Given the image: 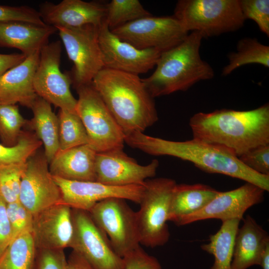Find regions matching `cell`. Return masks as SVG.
Segmentation results:
<instances>
[{"mask_svg": "<svg viewBox=\"0 0 269 269\" xmlns=\"http://www.w3.org/2000/svg\"><path fill=\"white\" fill-rule=\"evenodd\" d=\"M265 191L250 183L218 194L201 210L179 219L175 224L187 225L209 219L222 221L237 219L241 220L245 212L253 206L261 203Z\"/></svg>", "mask_w": 269, "mask_h": 269, "instance_id": "obj_16", "label": "cell"}, {"mask_svg": "<svg viewBox=\"0 0 269 269\" xmlns=\"http://www.w3.org/2000/svg\"><path fill=\"white\" fill-rule=\"evenodd\" d=\"M38 12L45 24L70 28L86 25L99 26L105 18L106 8V5L96 1L63 0L57 4L42 3Z\"/></svg>", "mask_w": 269, "mask_h": 269, "instance_id": "obj_19", "label": "cell"}, {"mask_svg": "<svg viewBox=\"0 0 269 269\" xmlns=\"http://www.w3.org/2000/svg\"><path fill=\"white\" fill-rule=\"evenodd\" d=\"M130 146L155 156L167 155L193 163L209 173L225 175L269 190V175L257 173L244 165L232 152L218 144L192 138L169 140L135 132L125 135Z\"/></svg>", "mask_w": 269, "mask_h": 269, "instance_id": "obj_1", "label": "cell"}, {"mask_svg": "<svg viewBox=\"0 0 269 269\" xmlns=\"http://www.w3.org/2000/svg\"><path fill=\"white\" fill-rule=\"evenodd\" d=\"M58 118L60 150L88 144L86 129L76 111L59 109Z\"/></svg>", "mask_w": 269, "mask_h": 269, "instance_id": "obj_29", "label": "cell"}, {"mask_svg": "<svg viewBox=\"0 0 269 269\" xmlns=\"http://www.w3.org/2000/svg\"><path fill=\"white\" fill-rule=\"evenodd\" d=\"M89 212L121 257L140 246L136 212L125 199H106L98 202Z\"/></svg>", "mask_w": 269, "mask_h": 269, "instance_id": "obj_8", "label": "cell"}, {"mask_svg": "<svg viewBox=\"0 0 269 269\" xmlns=\"http://www.w3.org/2000/svg\"><path fill=\"white\" fill-rule=\"evenodd\" d=\"M25 57L22 53L0 54V77L22 62Z\"/></svg>", "mask_w": 269, "mask_h": 269, "instance_id": "obj_41", "label": "cell"}, {"mask_svg": "<svg viewBox=\"0 0 269 269\" xmlns=\"http://www.w3.org/2000/svg\"><path fill=\"white\" fill-rule=\"evenodd\" d=\"M19 202L34 216L62 203V195L49 169L44 151L37 150L27 160L23 173Z\"/></svg>", "mask_w": 269, "mask_h": 269, "instance_id": "obj_13", "label": "cell"}, {"mask_svg": "<svg viewBox=\"0 0 269 269\" xmlns=\"http://www.w3.org/2000/svg\"><path fill=\"white\" fill-rule=\"evenodd\" d=\"M238 158L244 165L253 171L269 175V144L251 149Z\"/></svg>", "mask_w": 269, "mask_h": 269, "instance_id": "obj_37", "label": "cell"}, {"mask_svg": "<svg viewBox=\"0 0 269 269\" xmlns=\"http://www.w3.org/2000/svg\"><path fill=\"white\" fill-rule=\"evenodd\" d=\"M203 39L201 33L192 31L178 45L161 53L155 71L141 79L153 98L186 91L214 77L213 68L200 56Z\"/></svg>", "mask_w": 269, "mask_h": 269, "instance_id": "obj_4", "label": "cell"}, {"mask_svg": "<svg viewBox=\"0 0 269 269\" xmlns=\"http://www.w3.org/2000/svg\"><path fill=\"white\" fill-rule=\"evenodd\" d=\"M63 249H36L35 269H67Z\"/></svg>", "mask_w": 269, "mask_h": 269, "instance_id": "obj_38", "label": "cell"}, {"mask_svg": "<svg viewBox=\"0 0 269 269\" xmlns=\"http://www.w3.org/2000/svg\"><path fill=\"white\" fill-rule=\"evenodd\" d=\"M7 216L12 230V240L25 232H31L33 216L19 202L6 204Z\"/></svg>", "mask_w": 269, "mask_h": 269, "instance_id": "obj_35", "label": "cell"}, {"mask_svg": "<svg viewBox=\"0 0 269 269\" xmlns=\"http://www.w3.org/2000/svg\"><path fill=\"white\" fill-rule=\"evenodd\" d=\"M237 51L228 55V64L223 69L222 75L227 76L236 69L249 64H259L269 67V46L256 38L245 37L237 44Z\"/></svg>", "mask_w": 269, "mask_h": 269, "instance_id": "obj_28", "label": "cell"}, {"mask_svg": "<svg viewBox=\"0 0 269 269\" xmlns=\"http://www.w3.org/2000/svg\"><path fill=\"white\" fill-rule=\"evenodd\" d=\"M67 269H94L84 258L72 251L67 259Z\"/></svg>", "mask_w": 269, "mask_h": 269, "instance_id": "obj_42", "label": "cell"}, {"mask_svg": "<svg viewBox=\"0 0 269 269\" xmlns=\"http://www.w3.org/2000/svg\"><path fill=\"white\" fill-rule=\"evenodd\" d=\"M105 20L111 30L130 22L152 16L138 0H112L106 5Z\"/></svg>", "mask_w": 269, "mask_h": 269, "instance_id": "obj_31", "label": "cell"}, {"mask_svg": "<svg viewBox=\"0 0 269 269\" xmlns=\"http://www.w3.org/2000/svg\"><path fill=\"white\" fill-rule=\"evenodd\" d=\"M42 145L33 132L22 130L15 145L7 146L0 143V168L26 163Z\"/></svg>", "mask_w": 269, "mask_h": 269, "instance_id": "obj_30", "label": "cell"}, {"mask_svg": "<svg viewBox=\"0 0 269 269\" xmlns=\"http://www.w3.org/2000/svg\"><path fill=\"white\" fill-rule=\"evenodd\" d=\"M236 234L231 269H247L259 265L261 256L269 237L267 231L250 215Z\"/></svg>", "mask_w": 269, "mask_h": 269, "instance_id": "obj_23", "label": "cell"}, {"mask_svg": "<svg viewBox=\"0 0 269 269\" xmlns=\"http://www.w3.org/2000/svg\"><path fill=\"white\" fill-rule=\"evenodd\" d=\"M125 269H162L158 261L140 246L123 258Z\"/></svg>", "mask_w": 269, "mask_h": 269, "instance_id": "obj_39", "label": "cell"}, {"mask_svg": "<svg viewBox=\"0 0 269 269\" xmlns=\"http://www.w3.org/2000/svg\"><path fill=\"white\" fill-rule=\"evenodd\" d=\"M111 31L121 40L138 49H155L160 52L177 46L189 34L173 15L143 17Z\"/></svg>", "mask_w": 269, "mask_h": 269, "instance_id": "obj_12", "label": "cell"}, {"mask_svg": "<svg viewBox=\"0 0 269 269\" xmlns=\"http://www.w3.org/2000/svg\"><path fill=\"white\" fill-rule=\"evenodd\" d=\"M73 234L69 247L83 257L94 269H125L109 238L88 211L72 209Z\"/></svg>", "mask_w": 269, "mask_h": 269, "instance_id": "obj_11", "label": "cell"}, {"mask_svg": "<svg viewBox=\"0 0 269 269\" xmlns=\"http://www.w3.org/2000/svg\"><path fill=\"white\" fill-rule=\"evenodd\" d=\"M176 181L159 177L146 180L144 189L136 212L140 244L149 248L162 246L168 241L167 225L172 192Z\"/></svg>", "mask_w": 269, "mask_h": 269, "instance_id": "obj_6", "label": "cell"}, {"mask_svg": "<svg viewBox=\"0 0 269 269\" xmlns=\"http://www.w3.org/2000/svg\"><path fill=\"white\" fill-rule=\"evenodd\" d=\"M62 195V203L72 209L86 211L99 202L109 198H120L139 204L143 185L116 186L97 181H76L53 176Z\"/></svg>", "mask_w": 269, "mask_h": 269, "instance_id": "obj_15", "label": "cell"}, {"mask_svg": "<svg viewBox=\"0 0 269 269\" xmlns=\"http://www.w3.org/2000/svg\"><path fill=\"white\" fill-rule=\"evenodd\" d=\"M244 19H252L260 30L269 36V0H239Z\"/></svg>", "mask_w": 269, "mask_h": 269, "instance_id": "obj_34", "label": "cell"}, {"mask_svg": "<svg viewBox=\"0 0 269 269\" xmlns=\"http://www.w3.org/2000/svg\"><path fill=\"white\" fill-rule=\"evenodd\" d=\"M36 249L31 232L14 238L0 257V269H35Z\"/></svg>", "mask_w": 269, "mask_h": 269, "instance_id": "obj_27", "label": "cell"}, {"mask_svg": "<svg viewBox=\"0 0 269 269\" xmlns=\"http://www.w3.org/2000/svg\"><path fill=\"white\" fill-rule=\"evenodd\" d=\"M27 120L19 112L15 104H0V139L5 146L15 145Z\"/></svg>", "mask_w": 269, "mask_h": 269, "instance_id": "obj_32", "label": "cell"}, {"mask_svg": "<svg viewBox=\"0 0 269 269\" xmlns=\"http://www.w3.org/2000/svg\"><path fill=\"white\" fill-rule=\"evenodd\" d=\"M37 51L0 77V104L19 103L31 108L38 97L33 87V78L40 56Z\"/></svg>", "mask_w": 269, "mask_h": 269, "instance_id": "obj_20", "label": "cell"}, {"mask_svg": "<svg viewBox=\"0 0 269 269\" xmlns=\"http://www.w3.org/2000/svg\"><path fill=\"white\" fill-rule=\"evenodd\" d=\"M92 83L125 135L143 133L157 121L154 98L138 75L104 68Z\"/></svg>", "mask_w": 269, "mask_h": 269, "instance_id": "obj_3", "label": "cell"}, {"mask_svg": "<svg viewBox=\"0 0 269 269\" xmlns=\"http://www.w3.org/2000/svg\"><path fill=\"white\" fill-rule=\"evenodd\" d=\"M98 38L106 68L138 75L155 66L161 53L155 49H138L121 40L111 31L105 19L98 27Z\"/></svg>", "mask_w": 269, "mask_h": 269, "instance_id": "obj_14", "label": "cell"}, {"mask_svg": "<svg viewBox=\"0 0 269 269\" xmlns=\"http://www.w3.org/2000/svg\"><path fill=\"white\" fill-rule=\"evenodd\" d=\"M98 27L86 25L78 27H56L73 67L70 74L75 88L92 82L104 68L98 38Z\"/></svg>", "mask_w": 269, "mask_h": 269, "instance_id": "obj_9", "label": "cell"}, {"mask_svg": "<svg viewBox=\"0 0 269 269\" xmlns=\"http://www.w3.org/2000/svg\"><path fill=\"white\" fill-rule=\"evenodd\" d=\"M189 32L204 38L235 31L245 23L239 0H179L173 15Z\"/></svg>", "mask_w": 269, "mask_h": 269, "instance_id": "obj_5", "label": "cell"}, {"mask_svg": "<svg viewBox=\"0 0 269 269\" xmlns=\"http://www.w3.org/2000/svg\"><path fill=\"white\" fill-rule=\"evenodd\" d=\"M240 221L234 219L222 221L219 230L210 236L209 243L201 246L203 251L214 258L211 269H231L234 241Z\"/></svg>", "mask_w": 269, "mask_h": 269, "instance_id": "obj_26", "label": "cell"}, {"mask_svg": "<svg viewBox=\"0 0 269 269\" xmlns=\"http://www.w3.org/2000/svg\"><path fill=\"white\" fill-rule=\"evenodd\" d=\"M76 90V111L86 129L88 144L97 152L123 149L125 135L92 83Z\"/></svg>", "mask_w": 269, "mask_h": 269, "instance_id": "obj_7", "label": "cell"}, {"mask_svg": "<svg viewBox=\"0 0 269 269\" xmlns=\"http://www.w3.org/2000/svg\"><path fill=\"white\" fill-rule=\"evenodd\" d=\"M218 192L203 184H176L171 196L168 221L175 223L179 219L201 210Z\"/></svg>", "mask_w": 269, "mask_h": 269, "instance_id": "obj_25", "label": "cell"}, {"mask_svg": "<svg viewBox=\"0 0 269 269\" xmlns=\"http://www.w3.org/2000/svg\"><path fill=\"white\" fill-rule=\"evenodd\" d=\"M193 138L221 145L238 157L269 144V105L247 111L217 110L199 112L189 120Z\"/></svg>", "mask_w": 269, "mask_h": 269, "instance_id": "obj_2", "label": "cell"}, {"mask_svg": "<svg viewBox=\"0 0 269 269\" xmlns=\"http://www.w3.org/2000/svg\"><path fill=\"white\" fill-rule=\"evenodd\" d=\"M57 29L20 21H0V47L16 48L28 56L48 43Z\"/></svg>", "mask_w": 269, "mask_h": 269, "instance_id": "obj_22", "label": "cell"}, {"mask_svg": "<svg viewBox=\"0 0 269 269\" xmlns=\"http://www.w3.org/2000/svg\"><path fill=\"white\" fill-rule=\"evenodd\" d=\"M26 163L0 168V197L6 204L19 201L21 180Z\"/></svg>", "mask_w": 269, "mask_h": 269, "instance_id": "obj_33", "label": "cell"}, {"mask_svg": "<svg viewBox=\"0 0 269 269\" xmlns=\"http://www.w3.org/2000/svg\"><path fill=\"white\" fill-rule=\"evenodd\" d=\"M20 21L40 25L45 24L38 10L26 5H0V21Z\"/></svg>", "mask_w": 269, "mask_h": 269, "instance_id": "obj_36", "label": "cell"}, {"mask_svg": "<svg viewBox=\"0 0 269 269\" xmlns=\"http://www.w3.org/2000/svg\"><path fill=\"white\" fill-rule=\"evenodd\" d=\"M33 117L26 126L33 131L44 146V153L49 163L59 150L58 118L51 104L38 96L30 108Z\"/></svg>", "mask_w": 269, "mask_h": 269, "instance_id": "obj_24", "label": "cell"}, {"mask_svg": "<svg viewBox=\"0 0 269 269\" xmlns=\"http://www.w3.org/2000/svg\"><path fill=\"white\" fill-rule=\"evenodd\" d=\"M12 241V230L6 211V203L0 197V257Z\"/></svg>", "mask_w": 269, "mask_h": 269, "instance_id": "obj_40", "label": "cell"}, {"mask_svg": "<svg viewBox=\"0 0 269 269\" xmlns=\"http://www.w3.org/2000/svg\"><path fill=\"white\" fill-rule=\"evenodd\" d=\"M61 44L59 40L53 41L40 49L33 78L34 89L39 97L60 109L76 111L77 100L70 90L71 75L60 69Z\"/></svg>", "mask_w": 269, "mask_h": 269, "instance_id": "obj_10", "label": "cell"}, {"mask_svg": "<svg viewBox=\"0 0 269 269\" xmlns=\"http://www.w3.org/2000/svg\"><path fill=\"white\" fill-rule=\"evenodd\" d=\"M259 265L262 269H269V243L266 245L262 252Z\"/></svg>", "mask_w": 269, "mask_h": 269, "instance_id": "obj_43", "label": "cell"}, {"mask_svg": "<svg viewBox=\"0 0 269 269\" xmlns=\"http://www.w3.org/2000/svg\"><path fill=\"white\" fill-rule=\"evenodd\" d=\"M158 166L157 159L145 165H140L123 149L97 152L96 181L116 186L143 185L146 180L155 175Z\"/></svg>", "mask_w": 269, "mask_h": 269, "instance_id": "obj_17", "label": "cell"}, {"mask_svg": "<svg viewBox=\"0 0 269 269\" xmlns=\"http://www.w3.org/2000/svg\"><path fill=\"white\" fill-rule=\"evenodd\" d=\"M97 152L89 144L59 150L49 163L51 174L64 179L96 181Z\"/></svg>", "mask_w": 269, "mask_h": 269, "instance_id": "obj_21", "label": "cell"}, {"mask_svg": "<svg viewBox=\"0 0 269 269\" xmlns=\"http://www.w3.org/2000/svg\"><path fill=\"white\" fill-rule=\"evenodd\" d=\"M31 234L36 249L69 247L73 234L72 208L60 203L36 214Z\"/></svg>", "mask_w": 269, "mask_h": 269, "instance_id": "obj_18", "label": "cell"}]
</instances>
